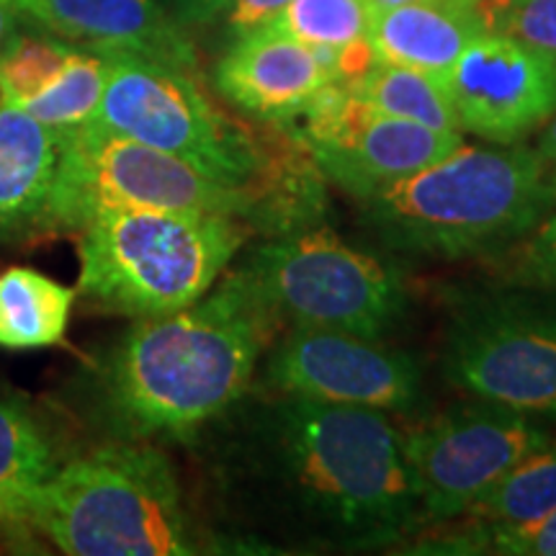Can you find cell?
Returning a JSON list of instances; mask_svg holds the SVG:
<instances>
[{"label": "cell", "instance_id": "cell-1", "mask_svg": "<svg viewBox=\"0 0 556 556\" xmlns=\"http://www.w3.org/2000/svg\"><path fill=\"white\" fill-rule=\"evenodd\" d=\"M278 323L242 268L189 307L139 319L101 371L111 428L131 441L191 438L242 397Z\"/></svg>", "mask_w": 556, "mask_h": 556}, {"label": "cell", "instance_id": "cell-2", "mask_svg": "<svg viewBox=\"0 0 556 556\" xmlns=\"http://www.w3.org/2000/svg\"><path fill=\"white\" fill-rule=\"evenodd\" d=\"M268 422L278 477L317 526L384 544L426 520L389 413L283 394Z\"/></svg>", "mask_w": 556, "mask_h": 556}, {"label": "cell", "instance_id": "cell-3", "mask_svg": "<svg viewBox=\"0 0 556 556\" xmlns=\"http://www.w3.org/2000/svg\"><path fill=\"white\" fill-rule=\"evenodd\" d=\"M556 206V170L526 144L469 148L364 201L366 222L400 253H505Z\"/></svg>", "mask_w": 556, "mask_h": 556}, {"label": "cell", "instance_id": "cell-4", "mask_svg": "<svg viewBox=\"0 0 556 556\" xmlns=\"http://www.w3.org/2000/svg\"><path fill=\"white\" fill-rule=\"evenodd\" d=\"M29 526L70 556L197 554L176 471L150 443H109L58 464Z\"/></svg>", "mask_w": 556, "mask_h": 556}, {"label": "cell", "instance_id": "cell-5", "mask_svg": "<svg viewBox=\"0 0 556 556\" xmlns=\"http://www.w3.org/2000/svg\"><path fill=\"white\" fill-rule=\"evenodd\" d=\"M250 229L245 219L227 214L106 212L78 232V289L88 302L116 315H170L219 281Z\"/></svg>", "mask_w": 556, "mask_h": 556}, {"label": "cell", "instance_id": "cell-6", "mask_svg": "<svg viewBox=\"0 0 556 556\" xmlns=\"http://www.w3.org/2000/svg\"><path fill=\"white\" fill-rule=\"evenodd\" d=\"M58 139L45 232H80L119 208L227 214L261 227V199L253 191L219 184L168 152L90 124L58 131Z\"/></svg>", "mask_w": 556, "mask_h": 556}, {"label": "cell", "instance_id": "cell-7", "mask_svg": "<svg viewBox=\"0 0 556 556\" xmlns=\"http://www.w3.org/2000/svg\"><path fill=\"white\" fill-rule=\"evenodd\" d=\"M242 270L274 315L294 328L379 338L407 304L397 270L315 225L263 242Z\"/></svg>", "mask_w": 556, "mask_h": 556}, {"label": "cell", "instance_id": "cell-8", "mask_svg": "<svg viewBox=\"0 0 556 556\" xmlns=\"http://www.w3.org/2000/svg\"><path fill=\"white\" fill-rule=\"evenodd\" d=\"M443 366L475 400L556 417V304L518 291L464 296L451 315Z\"/></svg>", "mask_w": 556, "mask_h": 556}, {"label": "cell", "instance_id": "cell-9", "mask_svg": "<svg viewBox=\"0 0 556 556\" xmlns=\"http://www.w3.org/2000/svg\"><path fill=\"white\" fill-rule=\"evenodd\" d=\"M548 441L531 415L482 400L451 407L402 433L422 518L441 523L467 516L520 458Z\"/></svg>", "mask_w": 556, "mask_h": 556}, {"label": "cell", "instance_id": "cell-10", "mask_svg": "<svg viewBox=\"0 0 556 556\" xmlns=\"http://www.w3.org/2000/svg\"><path fill=\"white\" fill-rule=\"evenodd\" d=\"M294 119H302L294 137L309 150L319 173L358 201L377 197L464 144L462 131H438L379 114L343 80L319 88Z\"/></svg>", "mask_w": 556, "mask_h": 556}, {"label": "cell", "instance_id": "cell-11", "mask_svg": "<svg viewBox=\"0 0 556 556\" xmlns=\"http://www.w3.org/2000/svg\"><path fill=\"white\" fill-rule=\"evenodd\" d=\"M268 381L276 392L328 405L409 413L420 400V368L379 338L328 328H294L274 348Z\"/></svg>", "mask_w": 556, "mask_h": 556}, {"label": "cell", "instance_id": "cell-12", "mask_svg": "<svg viewBox=\"0 0 556 556\" xmlns=\"http://www.w3.org/2000/svg\"><path fill=\"white\" fill-rule=\"evenodd\" d=\"M458 129L492 144H518L556 111V58L505 34L469 41L443 75Z\"/></svg>", "mask_w": 556, "mask_h": 556}, {"label": "cell", "instance_id": "cell-13", "mask_svg": "<svg viewBox=\"0 0 556 556\" xmlns=\"http://www.w3.org/2000/svg\"><path fill=\"white\" fill-rule=\"evenodd\" d=\"M29 24L93 52H131L197 73V52L160 0H11Z\"/></svg>", "mask_w": 556, "mask_h": 556}, {"label": "cell", "instance_id": "cell-14", "mask_svg": "<svg viewBox=\"0 0 556 556\" xmlns=\"http://www.w3.org/2000/svg\"><path fill=\"white\" fill-rule=\"evenodd\" d=\"M336 78L317 50L270 29L235 39L214 70L219 93L255 119L289 124Z\"/></svg>", "mask_w": 556, "mask_h": 556}, {"label": "cell", "instance_id": "cell-15", "mask_svg": "<svg viewBox=\"0 0 556 556\" xmlns=\"http://www.w3.org/2000/svg\"><path fill=\"white\" fill-rule=\"evenodd\" d=\"M58 152V131L0 101V242L45 232Z\"/></svg>", "mask_w": 556, "mask_h": 556}, {"label": "cell", "instance_id": "cell-16", "mask_svg": "<svg viewBox=\"0 0 556 556\" xmlns=\"http://www.w3.org/2000/svg\"><path fill=\"white\" fill-rule=\"evenodd\" d=\"M486 31L482 13L469 5L407 3L371 11L366 41L374 58L446 75L469 41Z\"/></svg>", "mask_w": 556, "mask_h": 556}, {"label": "cell", "instance_id": "cell-17", "mask_svg": "<svg viewBox=\"0 0 556 556\" xmlns=\"http://www.w3.org/2000/svg\"><path fill=\"white\" fill-rule=\"evenodd\" d=\"M54 469L58 456L39 422L0 402V536L31 531V507Z\"/></svg>", "mask_w": 556, "mask_h": 556}, {"label": "cell", "instance_id": "cell-18", "mask_svg": "<svg viewBox=\"0 0 556 556\" xmlns=\"http://www.w3.org/2000/svg\"><path fill=\"white\" fill-rule=\"evenodd\" d=\"M75 289L34 268L0 274V348L37 351L60 345L67 336Z\"/></svg>", "mask_w": 556, "mask_h": 556}, {"label": "cell", "instance_id": "cell-19", "mask_svg": "<svg viewBox=\"0 0 556 556\" xmlns=\"http://www.w3.org/2000/svg\"><path fill=\"white\" fill-rule=\"evenodd\" d=\"M348 86L379 114L417 122L438 131H462L441 75L374 60L371 67Z\"/></svg>", "mask_w": 556, "mask_h": 556}, {"label": "cell", "instance_id": "cell-20", "mask_svg": "<svg viewBox=\"0 0 556 556\" xmlns=\"http://www.w3.org/2000/svg\"><path fill=\"white\" fill-rule=\"evenodd\" d=\"M556 507V443L528 454L479 497L467 516L479 528L523 526Z\"/></svg>", "mask_w": 556, "mask_h": 556}, {"label": "cell", "instance_id": "cell-21", "mask_svg": "<svg viewBox=\"0 0 556 556\" xmlns=\"http://www.w3.org/2000/svg\"><path fill=\"white\" fill-rule=\"evenodd\" d=\"M109 78V58L103 52L75 47L62 73L37 99L26 103L34 119L54 131L83 127L93 119Z\"/></svg>", "mask_w": 556, "mask_h": 556}, {"label": "cell", "instance_id": "cell-22", "mask_svg": "<svg viewBox=\"0 0 556 556\" xmlns=\"http://www.w3.org/2000/svg\"><path fill=\"white\" fill-rule=\"evenodd\" d=\"M371 9L366 0H291L270 24V29L291 37L312 50H345L366 39Z\"/></svg>", "mask_w": 556, "mask_h": 556}, {"label": "cell", "instance_id": "cell-23", "mask_svg": "<svg viewBox=\"0 0 556 556\" xmlns=\"http://www.w3.org/2000/svg\"><path fill=\"white\" fill-rule=\"evenodd\" d=\"M75 47L78 45H70L45 29L41 34L18 31L0 54V101L24 109L52 86Z\"/></svg>", "mask_w": 556, "mask_h": 556}, {"label": "cell", "instance_id": "cell-24", "mask_svg": "<svg viewBox=\"0 0 556 556\" xmlns=\"http://www.w3.org/2000/svg\"><path fill=\"white\" fill-rule=\"evenodd\" d=\"M486 31L505 34L556 58V0H482Z\"/></svg>", "mask_w": 556, "mask_h": 556}, {"label": "cell", "instance_id": "cell-25", "mask_svg": "<svg viewBox=\"0 0 556 556\" xmlns=\"http://www.w3.org/2000/svg\"><path fill=\"white\" fill-rule=\"evenodd\" d=\"M505 253L510 255L505 270L510 287L556 291V206Z\"/></svg>", "mask_w": 556, "mask_h": 556}, {"label": "cell", "instance_id": "cell-26", "mask_svg": "<svg viewBox=\"0 0 556 556\" xmlns=\"http://www.w3.org/2000/svg\"><path fill=\"white\" fill-rule=\"evenodd\" d=\"M477 546L510 556H556V507L531 523L482 528Z\"/></svg>", "mask_w": 556, "mask_h": 556}, {"label": "cell", "instance_id": "cell-27", "mask_svg": "<svg viewBox=\"0 0 556 556\" xmlns=\"http://www.w3.org/2000/svg\"><path fill=\"white\" fill-rule=\"evenodd\" d=\"M289 3L291 0H229L225 11L227 29L235 39L245 37V34L270 24Z\"/></svg>", "mask_w": 556, "mask_h": 556}, {"label": "cell", "instance_id": "cell-28", "mask_svg": "<svg viewBox=\"0 0 556 556\" xmlns=\"http://www.w3.org/2000/svg\"><path fill=\"white\" fill-rule=\"evenodd\" d=\"M227 5L229 0H176L170 13L180 26H204L219 18Z\"/></svg>", "mask_w": 556, "mask_h": 556}, {"label": "cell", "instance_id": "cell-29", "mask_svg": "<svg viewBox=\"0 0 556 556\" xmlns=\"http://www.w3.org/2000/svg\"><path fill=\"white\" fill-rule=\"evenodd\" d=\"M21 31V13L11 0H0V54L11 45L13 37Z\"/></svg>", "mask_w": 556, "mask_h": 556}, {"label": "cell", "instance_id": "cell-30", "mask_svg": "<svg viewBox=\"0 0 556 556\" xmlns=\"http://www.w3.org/2000/svg\"><path fill=\"white\" fill-rule=\"evenodd\" d=\"M536 152L546 160L548 165H552V168H556V111L552 114V119L541 127Z\"/></svg>", "mask_w": 556, "mask_h": 556}, {"label": "cell", "instance_id": "cell-31", "mask_svg": "<svg viewBox=\"0 0 556 556\" xmlns=\"http://www.w3.org/2000/svg\"><path fill=\"white\" fill-rule=\"evenodd\" d=\"M366 3L371 11L394 9V5H407V3H448V5H469V9H479L482 0H366Z\"/></svg>", "mask_w": 556, "mask_h": 556}, {"label": "cell", "instance_id": "cell-32", "mask_svg": "<svg viewBox=\"0 0 556 556\" xmlns=\"http://www.w3.org/2000/svg\"><path fill=\"white\" fill-rule=\"evenodd\" d=\"M160 3H163V5H165V9H168V11H170V9H173V3H176V0H160Z\"/></svg>", "mask_w": 556, "mask_h": 556}, {"label": "cell", "instance_id": "cell-33", "mask_svg": "<svg viewBox=\"0 0 556 556\" xmlns=\"http://www.w3.org/2000/svg\"><path fill=\"white\" fill-rule=\"evenodd\" d=\"M554 170H556V168H554Z\"/></svg>", "mask_w": 556, "mask_h": 556}]
</instances>
